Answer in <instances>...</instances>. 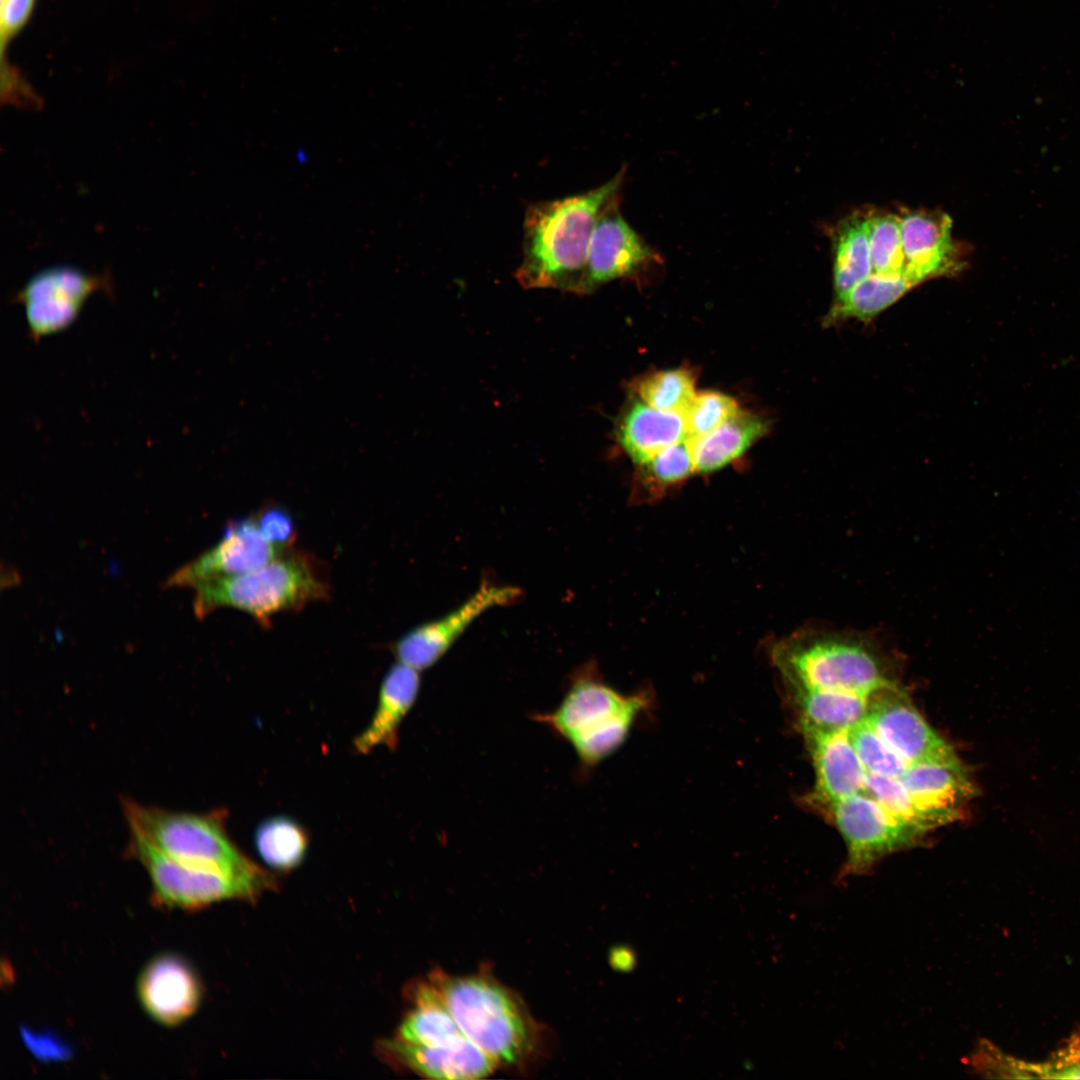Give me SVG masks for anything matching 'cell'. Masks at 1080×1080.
<instances>
[{"instance_id": "6da1fadb", "label": "cell", "mask_w": 1080, "mask_h": 1080, "mask_svg": "<svg viewBox=\"0 0 1080 1080\" xmlns=\"http://www.w3.org/2000/svg\"><path fill=\"white\" fill-rule=\"evenodd\" d=\"M623 167L608 182L581 194L530 204L523 222V257L515 277L525 288L582 294L588 250L597 221L625 179Z\"/></svg>"}, {"instance_id": "7a4b0ae2", "label": "cell", "mask_w": 1080, "mask_h": 1080, "mask_svg": "<svg viewBox=\"0 0 1080 1080\" xmlns=\"http://www.w3.org/2000/svg\"><path fill=\"white\" fill-rule=\"evenodd\" d=\"M774 659L790 689L870 697L894 685L886 655L871 636L863 633L800 632L775 647Z\"/></svg>"}, {"instance_id": "3957f363", "label": "cell", "mask_w": 1080, "mask_h": 1080, "mask_svg": "<svg viewBox=\"0 0 1080 1080\" xmlns=\"http://www.w3.org/2000/svg\"><path fill=\"white\" fill-rule=\"evenodd\" d=\"M467 1039L497 1065H518L535 1050L538 1029L517 994L483 975L430 977Z\"/></svg>"}, {"instance_id": "277c9868", "label": "cell", "mask_w": 1080, "mask_h": 1080, "mask_svg": "<svg viewBox=\"0 0 1080 1080\" xmlns=\"http://www.w3.org/2000/svg\"><path fill=\"white\" fill-rule=\"evenodd\" d=\"M194 612L203 618L230 607L252 616L264 628L281 612L298 611L326 600L330 585L312 555L288 550L254 570L203 581L194 586Z\"/></svg>"}, {"instance_id": "5b68a950", "label": "cell", "mask_w": 1080, "mask_h": 1080, "mask_svg": "<svg viewBox=\"0 0 1080 1080\" xmlns=\"http://www.w3.org/2000/svg\"><path fill=\"white\" fill-rule=\"evenodd\" d=\"M649 704L647 694H621L582 671L571 679L553 711L537 713L533 719L570 744L582 767L590 769L619 749Z\"/></svg>"}, {"instance_id": "8992f818", "label": "cell", "mask_w": 1080, "mask_h": 1080, "mask_svg": "<svg viewBox=\"0 0 1080 1080\" xmlns=\"http://www.w3.org/2000/svg\"><path fill=\"white\" fill-rule=\"evenodd\" d=\"M122 808L130 833L180 863L271 882L234 845L217 813L173 811L130 799L123 800Z\"/></svg>"}, {"instance_id": "52a82bcc", "label": "cell", "mask_w": 1080, "mask_h": 1080, "mask_svg": "<svg viewBox=\"0 0 1080 1080\" xmlns=\"http://www.w3.org/2000/svg\"><path fill=\"white\" fill-rule=\"evenodd\" d=\"M128 852L146 870L154 903L166 908L199 909L226 899H253L271 882L180 863L130 833Z\"/></svg>"}, {"instance_id": "ba28073f", "label": "cell", "mask_w": 1080, "mask_h": 1080, "mask_svg": "<svg viewBox=\"0 0 1080 1080\" xmlns=\"http://www.w3.org/2000/svg\"><path fill=\"white\" fill-rule=\"evenodd\" d=\"M829 807L847 846L843 875L865 873L882 857L912 846L921 837L867 793H857Z\"/></svg>"}, {"instance_id": "9c48e42d", "label": "cell", "mask_w": 1080, "mask_h": 1080, "mask_svg": "<svg viewBox=\"0 0 1080 1080\" xmlns=\"http://www.w3.org/2000/svg\"><path fill=\"white\" fill-rule=\"evenodd\" d=\"M110 288L109 279L72 266H53L39 271L15 295L24 307L32 339L59 332L78 316L95 291Z\"/></svg>"}, {"instance_id": "30bf717a", "label": "cell", "mask_w": 1080, "mask_h": 1080, "mask_svg": "<svg viewBox=\"0 0 1080 1080\" xmlns=\"http://www.w3.org/2000/svg\"><path fill=\"white\" fill-rule=\"evenodd\" d=\"M520 595L515 586L482 582L457 608L404 634L393 645V653L398 662L418 671L430 668L480 616L513 603Z\"/></svg>"}, {"instance_id": "8fae6325", "label": "cell", "mask_w": 1080, "mask_h": 1080, "mask_svg": "<svg viewBox=\"0 0 1080 1080\" xmlns=\"http://www.w3.org/2000/svg\"><path fill=\"white\" fill-rule=\"evenodd\" d=\"M620 196L601 213L595 226L586 262L582 294L612 280L639 277L662 265L661 255L625 220Z\"/></svg>"}, {"instance_id": "7c38bea8", "label": "cell", "mask_w": 1080, "mask_h": 1080, "mask_svg": "<svg viewBox=\"0 0 1080 1080\" xmlns=\"http://www.w3.org/2000/svg\"><path fill=\"white\" fill-rule=\"evenodd\" d=\"M865 719L908 765L960 763L951 746L929 726L895 684L870 697Z\"/></svg>"}, {"instance_id": "4fadbf2b", "label": "cell", "mask_w": 1080, "mask_h": 1080, "mask_svg": "<svg viewBox=\"0 0 1080 1080\" xmlns=\"http://www.w3.org/2000/svg\"><path fill=\"white\" fill-rule=\"evenodd\" d=\"M259 530L254 516L230 521L219 542L177 570L166 586L194 587L210 579L239 575L259 568L280 554Z\"/></svg>"}, {"instance_id": "5bb4252c", "label": "cell", "mask_w": 1080, "mask_h": 1080, "mask_svg": "<svg viewBox=\"0 0 1080 1080\" xmlns=\"http://www.w3.org/2000/svg\"><path fill=\"white\" fill-rule=\"evenodd\" d=\"M899 217L907 277L919 285L962 271L965 261L952 238L949 215L934 210H903Z\"/></svg>"}, {"instance_id": "9a60e30c", "label": "cell", "mask_w": 1080, "mask_h": 1080, "mask_svg": "<svg viewBox=\"0 0 1080 1080\" xmlns=\"http://www.w3.org/2000/svg\"><path fill=\"white\" fill-rule=\"evenodd\" d=\"M137 994L145 1012L157 1023L176 1026L191 1017L201 999L197 975L181 956H155L141 971Z\"/></svg>"}, {"instance_id": "2e32d148", "label": "cell", "mask_w": 1080, "mask_h": 1080, "mask_svg": "<svg viewBox=\"0 0 1080 1080\" xmlns=\"http://www.w3.org/2000/svg\"><path fill=\"white\" fill-rule=\"evenodd\" d=\"M378 1050L389 1063L432 1079H479L487 1077L498 1066L466 1037L432 1046L394 1037L381 1041Z\"/></svg>"}, {"instance_id": "e0dca14e", "label": "cell", "mask_w": 1080, "mask_h": 1080, "mask_svg": "<svg viewBox=\"0 0 1080 1080\" xmlns=\"http://www.w3.org/2000/svg\"><path fill=\"white\" fill-rule=\"evenodd\" d=\"M800 725L814 764L817 799L830 806L857 793H866V771L848 732Z\"/></svg>"}, {"instance_id": "ac0fdd59", "label": "cell", "mask_w": 1080, "mask_h": 1080, "mask_svg": "<svg viewBox=\"0 0 1080 1080\" xmlns=\"http://www.w3.org/2000/svg\"><path fill=\"white\" fill-rule=\"evenodd\" d=\"M899 779L914 802L941 825L958 819L964 806L977 795L961 762L910 764Z\"/></svg>"}, {"instance_id": "d6986e66", "label": "cell", "mask_w": 1080, "mask_h": 1080, "mask_svg": "<svg viewBox=\"0 0 1080 1080\" xmlns=\"http://www.w3.org/2000/svg\"><path fill=\"white\" fill-rule=\"evenodd\" d=\"M420 690V671L397 662L385 674L375 712L367 727L354 739L356 752L365 754L379 747L393 750L398 744L401 723L413 707Z\"/></svg>"}, {"instance_id": "ffe728a7", "label": "cell", "mask_w": 1080, "mask_h": 1080, "mask_svg": "<svg viewBox=\"0 0 1080 1080\" xmlns=\"http://www.w3.org/2000/svg\"><path fill=\"white\" fill-rule=\"evenodd\" d=\"M616 438L631 460L642 466L687 439L683 412L659 410L635 398L617 422Z\"/></svg>"}, {"instance_id": "44dd1931", "label": "cell", "mask_w": 1080, "mask_h": 1080, "mask_svg": "<svg viewBox=\"0 0 1080 1080\" xmlns=\"http://www.w3.org/2000/svg\"><path fill=\"white\" fill-rule=\"evenodd\" d=\"M768 431V422L739 410L712 432L687 439L695 472L708 473L731 463Z\"/></svg>"}, {"instance_id": "7402d4cb", "label": "cell", "mask_w": 1080, "mask_h": 1080, "mask_svg": "<svg viewBox=\"0 0 1080 1080\" xmlns=\"http://www.w3.org/2000/svg\"><path fill=\"white\" fill-rule=\"evenodd\" d=\"M411 1007L395 1037L422 1045H442L465 1038L441 994L429 979L410 990Z\"/></svg>"}, {"instance_id": "603a6c76", "label": "cell", "mask_w": 1080, "mask_h": 1080, "mask_svg": "<svg viewBox=\"0 0 1080 1080\" xmlns=\"http://www.w3.org/2000/svg\"><path fill=\"white\" fill-rule=\"evenodd\" d=\"M872 274L867 213L844 218L833 232L834 300Z\"/></svg>"}, {"instance_id": "cb8c5ba5", "label": "cell", "mask_w": 1080, "mask_h": 1080, "mask_svg": "<svg viewBox=\"0 0 1080 1080\" xmlns=\"http://www.w3.org/2000/svg\"><path fill=\"white\" fill-rule=\"evenodd\" d=\"M917 285L905 274L872 273L842 297L833 300L825 321L832 324L846 319L872 320Z\"/></svg>"}, {"instance_id": "d4e9b609", "label": "cell", "mask_w": 1080, "mask_h": 1080, "mask_svg": "<svg viewBox=\"0 0 1080 1080\" xmlns=\"http://www.w3.org/2000/svg\"><path fill=\"white\" fill-rule=\"evenodd\" d=\"M800 724L827 731H849L867 715L870 697L805 688H793Z\"/></svg>"}, {"instance_id": "484cf974", "label": "cell", "mask_w": 1080, "mask_h": 1080, "mask_svg": "<svg viewBox=\"0 0 1080 1080\" xmlns=\"http://www.w3.org/2000/svg\"><path fill=\"white\" fill-rule=\"evenodd\" d=\"M255 846L262 860L280 871L299 865L308 848L304 828L286 816H275L261 822L255 831Z\"/></svg>"}, {"instance_id": "4316f807", "label": "cell", "mask_w": 1080, "mask_h": 1080, "mask_svg": "<svg viewBox=\"0 0 1080 1080\" xmlns=\"http://www.w3.org/2000/svg\"><path fill=\"white\" fill-rule=\"evenodd\" d=\"M635 396L649 406L683 412L695 392V375L686 368L655 371L638 378L632 385Z\"/></svg>"}, {"instance_id": "83f0119b", "label": "cell", "mask_w": 1080, "mask_h": 1080, "mask_svg": "<svg viewBox=\"0 0 1080 1080\" xmlns=\"http://www.w3.org/2000/svg\"><path fill=\"white\" fill-rule=\"evenodd\" d=\"M865 792L897 820L920 836L941 825L937 819L914 802L899 778L866 772Z\"/></svg>"}, {"instance_id": "f1b7e54d", "label": "cell", "mask_w": 1080, "mask_h": 1080, "mask_svg": "<svg viewBox=\"0 0 1080 1080\" xmlns=\"http://www.w3.org/2000/svg\"><path fill=\"white\" fill-rule=\"evenodd\" d=\"M868 230L872 273L904 274L905 259L900 217L889 212H869Z\"/></svg>"}, {"instance_id": "f546056e", "label": "cell", "mask_w": 1080, "mask_h": 1080, "mask_svg": "<svg viewBox=\"0 0 1080 1080\" xmlns=\"http://www.w3.org/2000/svg\"><path fill=\"white\" fill-rule=\"evenodd\" d=\"M851 743L866 772L900 778L908 764L874 731L866 719L848 731Z\"/></svg>"}, {"instance_id": "4dcf8cb0", "label": "cell", "mask_w": 1080, "mask_h": 1080, "mask_svg": "<svg viewBox=\"0 0 1080 1080\" xmlns=\"http://www.w3.org/2000/svg\"><path fill=\"white\" fill-rule=\"evenodd\" d=\"M739 410L735 399L726 394L715 391L696 393L683 411L687 439L712 432Z\"/></svg>"}, {"instance_id": "1f68e13d", "label": "cell", "mask_w": 1080, "mask_h": 1080, "mask_svg": "<svg viewBox=\"0 0 1080 1080\" xmlns=\"http://www.w3.org/2000/svg\"><path fill=\"white\" fill-rule=\"evenodd\" d=\"M640 467L644 478L662 487L679 483L695 472L687 439L667 447Z\"/></svg>"}, {"instance_id": "d6a6232c", "label": "cell", "mask_w": 1080, "mask_h": 1080, "mask_svg": "<svg viewBox=\"0 0 1080 1080\" xmlns=\"http://www.w3.org/2000/svg\"><path fill=\"white\" fill-rule=\"evenodd\" d=\"M266 540L281 552L292 549L296 541V523L292 514L280 504L263 505L253 515Z\"/></svg>"}, {"instance_id": "836d02e7", "label": "cell", "mask_w": 1080, "mask_h": 1080, "mask_svg": "<svg viewBox=\"0 0 1080 1080\" xmlns=\"http://www.w3.org/2000/svg\"><path fill=\"white\" fill-rule=\"evenodd\" d=\"M1026 1077L1080 1079V1033H1075L1049 1061L1022 1063Z\"/></svg>"}, {"instance_id": "e575fe53", "label": "cell", "mask_w": 1080, "mask_h": 1080, "mask_svg": "<svg viewBox=\"0 0 1080 1080\" xmlns=\"http://www.w3.org/2000/svg\"><path fill=\"white\" fill-rule=\"evenodd\" d=\"M34 0H1L0 32L2 44L13 36L29 17Z\"/></svg>"}, {"instance_id": "d590c367", "label": "cell", "mask_w": 1080, "mask_h": 1080, "mask_svg": "<svg viewBox=\"0 0 1080 1080\" xmlns=\"http://www.w3.org/2000/svg\"><path fill=\"white\" fill-rule=\"evenodd\" d=\"M26 1040L29 1043L32 1050L40 1057L50 1058H63L67 1054L68 1049L60 1043L55 1037L48 1035H37L26 1033Z\"/></svg>"}, {"instance_id": "8d00e7d4", "label": "cell", "mask_w": 1080, "mask_h": 1080, "mask_svg": "<svg viewBox=\"0 0 1080 1080\" xmlns=\"http://www.w3.org/2000/svg\"><path fill=\"white\" fill-rule=\"evenodd\" d=\"M612 960L615 964V967L622 970L633 967L635 962L633 953H631V950H628L626 948L616 950L612 957Z\"/></svg>"}]
</instances>
